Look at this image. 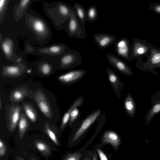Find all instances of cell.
Listing matches in <instances>:
<instances>
[{"instance_id": "277c9868", "label": "cell", "mask_w": 160, "mask_h": 160, "mask_svg": "<svg viewBox=\"0 0 160 160\" xmlns=\"http://www.w3.org/2000/svg\"><path fill=\"white\" fill-rule=\"evenodd\" d=\"M131 45V56L132 60H139L149 53L151 49L154 46L146 40L133 38Z\"/></svg>"}, {"instance_id": "f35d334b", "label": "cell", "mask_w": 160, "mask_h": 160, "mask_svg": "<svg viewBox=\"0 0 160 160\" xmlns=\"http://www.w3.org/2000/svg\"><path fill=\"white\" fill-rule=\"evenodd\" d=\"M30 160H37L36 158L33 157H32L31 158Z\"/></svg>"}, {"instance_id": "8992f818", "label": "cell", "mask_w": 160, "mask_h": 160, "mask_svg": "<svg viewBox=\"0 0 160 160\" xmlns=\"http://www.w3.org/2000/svg\"><path fill=\"white\" fill-rule=\"evenodd\" d=\"M115 51L120 57L129 61H132L131 56V45L128 38H122L114 44Z\"/></svg>"}, {"instance_id": "2e32d148", "label": "cell", "mask_w": 160, "mask_h": 160, "mask_svg": "<svg viewBox=\"0 0 160 160\" xmlns=\"http://www.w3.org/2000/svg\"><path fill=\"white\" fill-rule=\"evenodd\" d=\"M21 108L18 106L12 107L9 114V130L12 132L16 128L20 118Z\"/></svg>"}, {"instance_id": "1f68e13d", "label": "cell", "mask_w": 160, "mask_h": 160, "mask_svg": "<svg viewBox=\"0 0 160 160\" xmlns=\"http://www.w3.org/2000/svg\"><path fill=\"white\" fill-rule=\"evenodd\" d=\"M42 73L44 75L49 74L51 71V68L50 65L47 63L43 64L41 67Z\"/></svg>"}, {"instance_id": "ffe728a7", "label": "cell", "mask_w": 160, "mask_h": 160, "mask_svg": "<svg viewBox=\"0 0 160 160\" xmlns=\"http://www.w3.org/2000/svg\"><path fill=\"white\" fill-rule=\"evenodd\" d=\"M34 144L43 155L48 156L50 154L51 149L48 145L44 142L40 140H36L34 141Z\"/></svg>"}, {"instance_id": "603a6c76", "label": "cell", "mask_w": 160, "mask_h": 160, "mask_svg": "<svg viewBox=\"0 0 160 160\" xmlns=\"http://www.w3.org/2000/svg\"><path fill=\"white\" fill-rule=\"evenodd\" d=\"M24 112L29 119L35 122L37 120V114L33 108L29 104L25 103L23 105Z\"/></svg>"}, {"instance_id": "cb8c5ba5", "label": "cell", "mask_w": 160, "mask_h": 160, "mask_svg": "<svg viewBox=\"0 0 160 160\" xmlns=\"http://www.w3.org/2000/svg\"><path fill=\"white\" fill-rule=\"evenodd\" d=\"M3 73L5 75L16 76L20 74V71L18 67L9 66L6 67L4 68Z\"/></svg>"}, {"instance_id": "83f0119b", "label": "cell", "mask_w": 160, "mask_h": 160, "mask_svg": "<svg viewBox=\"0 0 160 160\" xmlns=\"http://www.w3.org/2000/svg\"><path fill=\"white\" fill-rule=\"evenodd\" d=\"M82 155L81 153L79 152L70 153L63 160H80Z\"/></svg>"}, {"instance_id": "52a82bcc", "label": "cell", "mask_w": 160, "mask_h": 160, "mask_svg": "<svg viewBox=\"0 0 160 160\" xmlns=\"http://www.w3.org/2000/svg\"><path fill=\"white\" fill-rule=\"evenodd\" d=\"M106 58L109 62L120 73L127 76H132V72L131 68L124 61L115 55L108 53Z\"/></svg>"}, {"instance_id": "7c38bea8", "label": "cell", "mask_w": 160, "mask_h": 160, "mask_svg": "<svg viewBox=\"0 0 160 160\" xmlns=\"http://www.w3.org/2000/svg\"><path fill=\"white\" fill-rule=\"evenodd\" d=\"M102 142L103 144H110L116 149L120 145V137L115 131L111 130H107L102 134Z\"/></svg>"}, {"instance_id": "e0dca14e", "label": "cell", "mask_w": 160, "mask_h": 160, "mask_svg": "<svg viewBox=\"0 0 160 160\" xmlns=\"http://www.w3.org/2000/svg\"><path fill=\"white\" fill-rule=\"evenodd\" d=\"M70 48L65 44L53 45L47 48H42L39 50L40 52L43 54L57 55H63Z\"/></svg>"}, {"instance_id": "d6a6232c", "label": "cell", "mask_w": 160, "mask_h": 160, "mask_svg": "<svg viewBox=\"0 0 160 160\" xmlns=\"http://www.w3.org/2000/svg\"><path fill=\"white\" fill-rule=\"evenodd\" d=\"M7 149L6 146L3 141L0 139V157H2L5 156L6 153Z\"/></svg>"}, {"instance_id": "74e56055", "label": "cell", "mask_w": 160, "mask_h": 160, "mask_svg": "<svg viewBox=\"0 0 160 160\" xmlns=\"http://www.w3.org/2000/svg\"><path fill=\"white\" fill-rule=\"evenodd\" d=\"M2 101H1V96H0V110H1V109H2Z\"/></svg>"}, {"instance_id": "3957f363", "label": "cell", "mask_w": 160, "mask_h": 160, "mask_svg": "<svg viewBox=\"0 0 160 160\" xmlns=\"http://www.w3.org/2000/svg\"><path fill=\"white\" fill-rule=\"evenodd\" d=\"M66 28L68 36L70 37L82 39L86 36L85 25L78 19L72 10L71 11Z\"/></svg>"}, {"instance_id": "4316f807", "label": "cell", "mask_w": 160, "mask_h": 160, "mask_svg": "<svg viewBox=\"0 0 160 160\" xmlns=\"http://www.w3.org/2000/svg\"><path fill=\"white\" fill-rule=\"evenodd\" d=\"M8 40L4 41L2 43V47L5 54L9 56L11 55L12 52V48Z\"/></svg>"}, {"instance_id": "5b68a950", "label": "cell", "mask_w": 160, "mask_h": 160, "mask_svg": "<svg viewBox=\"0 0 160 160\" xmlns=\"http://www.w3.org/2000/svg\"><path fill=\"white\" fill-rule=\"evenodd\" d=\"M82 61V57L80 52L69 49L61 58L60 66L64 69H70L79 65Z\"/></svg>"}, {"instance_id": "8d00e7d4", "label": "cell", "mask_w": 160, "mask_h": 160, "mask_svg": "<svg viewBox=\"0 0 160 160\" xmlns=\"http://www.w3.org/2000/svg\"><path fill=\"white\" fill-rule=\"evenodd\" d=\"M16 160H24V159L20 156H17L16 158Z\"/></svg>"}, {"instance_id": "ac0fdd59", "label": "cell", "mask_w": 160, "mask_h": 160, "mask_svg": "<svg viewBox=\"0 0 160 160\" xmlns=\"http://www.w3.org/2000/svg\"><path fill=\"white\" fill-rule=\"evenodd\" d=\"M78 19L84 25H85L87 20L86 11L84 6L79 2L75 3L72 6Z\"/></svg>"}, {"instance_id": "d590c367", "label": "cell", "mask_w": 160, "mask_h": 160, "mask_svg": "<svg viewBox=\"0 0 160 160\" xmlns=\"http://www.w3.org/2000/svg\"><path fill=\"white\" fill-rule=\"evenodd\" d=\"M92 160H97V154H94L93 155Z\"/></svg>"}, {"instance_id": "f546056e", "label": "cell", "mask_w": 160, "mask_h": 160, "mask_svg": "<svg viewBox=\"0 0 160 160\" xmlns=\"http://www.w3.org/2000/svg\"><path fill=\"white\" fill-rule=\"evenodd\" d=\"M24 93L20 90H17L12 93V98L15 101H19L24 96Z\"/></svg>"}, {"instance_id": "5bb4252c", "label": "cell", "mask_w": 160, "mask_h": 160, "mask_svg": "<svg viewBox=\"0 0 160 160\" xmlns=\"http://www.w3.org/2000/svg\"><path fill=\"white\" fill-rule=\"evenodd\" d=\"M84 102V99L82 96H78L74 101L68 110L63 116L61 125V130H63L68 123L70 115L72 111L75 108L81 106Z\"/></svg>"}, {"instance_id": "7a4b0ae2", "label": "cell", "mask_w": 160, "mask_h": 160, "mask_svg": "<svg viewBox=\"0 0 160 160\" xmlns=\"http://www.w3.org/2000/svg\"><path fill=\"white\" fill-rule=\"evenodd\" d=\"M100 109L96 110L80 120L76 125L72 142H75L84 135L102 114Z\"/></svg>"}, {"instance_id": "9a60e30c", "label": "cell", "mask_w": 160, "mask_h": 160, "mask_svg": "<svg viewBox=\"0 0 160 160\" xmlns=\"http://www.w3.org/2000/svg\"><path fill=\"white\" fill-rule=\"evenodd\" d=\"M124 110L128 116L132 118L136 112V104L133 97L130 92L128 94L123 102Z\"/></svg>"}, {"instance_id": "4fadbf2b", "label": "cell", "mask_w": 160, "mask_h": 160, "mask_svg": "<svg viewBox=\"0 0 160 160\" xmlns=\"http://www.w3.org/2000/svg\"><path fill=\"white\" fill-rule=\"evenodd\" d=\"M35 100L40 110L46 117L50 118L51 115V110L44 95L38 91L35 95Z\"/></svg>"}, {"instance_id": "4dcf8cb0", "label": "cell", "mask_w": 160, "mask_h": 160, "mask_svg": "<svg viewBox=\"0 0 160 160\" xmlns=\"http://www.w3.org/2000/svg\"><path fill=\"white\" fill-rule=\"evenodd\" d=\"M148 8L154 12L160 14V2L153 3L149 5Z\"/></svg>"}, {"instance_id": "8fae6325", "label": "cell", "mask_w": 160, "mask_h": 160, "mask_svg": "<svg viewBox=\"0 0 160 160\" xmlns=\"http://www.w3.org/2000/svg\"><path fill=\"white\" fill-rule=\"evenodd\" d=\"M106 72L108 79L117 97L121 98V92L124 85L117 74L110 68L107 67Z\"/></svg>"}, {"instance_id": "9c48e42d", "label": "cell", "mask_w": 160, "mask_h": 160, "mask_svg": "<svg viewBox=\"0 0 160 160\" xmlns=\"http://www.w3.org/2000/svg\"><path fill=\"white\" fill-rule=\"evenodd\" d=\"M150 101L152 106L147 111L146 114L145 118L146 124L150 122L156 115L160 113V91L157 90L152 95Z\"/></svg>"}, {"instance_id": "836d02e7", "label": "cell", "mask_w": 160, "mask_h": 160, "mask_svg": "<svg viewBox=\"0 0 160 160\" xmlns=\"http://www.w3.org/2000/svg\"><path fill=\"white\" fill-rule=\"evenodd\" d=\"M96 151L98 153L100 160H109L106 155L101 149L97 148Z\"/></svg>"}, {"instance_id": "6da1fadb", "label": "cell", "mask_w": 160, "mask_h": 160, "mask_svg": "<svg viewBox=\"0 0 160 160\" xmlns=\"http://www.w3.org/2000/svg\"><path fill=\"white\" fill-rule=\"evenodd\" d=\"M135 67L143 71L149 72L157 76L158 72L155 69L160 68V48L154 46L151 49L145 62L141 59L138 60Z\"/></svg>"}, {"instance_id": "d4e9b609", "label": "cell", "mask_w": 160, "mask_h": 160, "mask_svg": "<svg viewBox=\"0 0 160 160\" xmlns=\"http://www.w3.org/2000/svg\"><path fill=\"white\" fill-rule=\"evenodd\" d=\"M32 28L35 31L39 33H42L45 31V26L42 22L38 19H35L32 23Z\"/></svg>"}, {"instance_id": "484cf974", "label": "cell", "mask_w": 160, "mask_h": 160, "mask_svg": "<svg viewBox=\"0 0 160 160\" xmlns=\"http://www.w3.org/2000/svg\"><path fill=\"white\" fill-rule=\"evenodd\" d=\"M45 129L46 132L51 140L56 145L59 146V143L55 133L48 125H46Z\"/></svg>"}, {"instance_id": "44dd1931", "label": "cell", "mask_w": 160, "mask_h": 160, "mask_svg": "<svg viewBox=\"0 0 160 160\" xmlns=\"http://www.w3.org/2000/svg\"><path fill=\"white\" fill-rule=\"evenodd\" d=\"M98 15L96 7L94 5H91L86 11L87 21L90 23L93 22L97 20Z\"/></svg>"}, {"instance_id": "e575fe53", "label": "cell", "mask_w": 160, "mask_h": 160, "mask_svg": "<svg viewBox=\"0 0 160 160\" xmlns=\"http://www.w3.org/2000/svg\"><path fill=\"white\" fill-rule=\"evenodd\" d=\"M6 1H7L5 0L0 1V10L1 14L2 12L4 11V10L5 8L6 4Z\"/></svg>"}, {"instance_id": "30bf717a", "label": "cell", "mask_w": 160, "mask_h": 160, "mask_svg": "<svg viewBox=\"0 0 160 160\" xmlns=\"http://www.w3.org/2000/svg\"><path fill=\"white\" fill-rule=\"evenodd\" d=\"M94 40L101 49H105L115 43L116 37L112 34L98 33L93 35Z\"/></svg>"}, {"instance_id": "ba28073f", "label": "cell", "mask_w": 160, "mask_h": 160, "mask_svg": "<svg viewBox=\"0 0 160 160\" xmlns=\"http://www.w3.org/2000/svg\"><path fill=\"white\" fill-rule=\"evenodd\" d=\"M86 72V71L83 69L74 70L60 76L58 79L66 84H73L80 80L85 75Z\"/></svg>"}, {"instance_id": "d6986e66", "label": "cell", "mask_w": 160, "mask_h": 160, "mask_svg": "<svg viewBox=\"0 0 160 160\" xmlns=\"http://www.w3.org/2000/svg\"><path fill=\"white\" fill-rule=\"evenodd\" d=\"M28 127V121L24 115L22 113L20 115L18 123L19 136L21 139L23 138Z\"/></svg>"}, {"instance_id": "7402d4cb", "label": "cell", "mask_w": 160, "mask_h": 160, "mask_svg": "<svg viewBox=\"0 0 160 160\" xmlns=\"http://www.w3.org/2000/svg\"><path fill=\"white\" fill-rule=\"evenodd\" d=\"M80 112L78 108H77L73 110L71 112L68 122L70 126H75V127L80 121Z\"/></svg>"}, {"instance_id": "f1b7e54d", "label": "cell", "mask_w": 160, "mask_h": 160, "mask_svg": "<svg viewBox=\"0 0 160 160\" xmlns=\"http://www.w3.org/2000/svg\"><path fill=\"white\" fill-rule=\"evenodd\" d=\"M30 0H23L21 1L19 3L17 12L20 14L24 10L30 3ZM17 12V13H18Z\"/></svg>"}]
</instances>
